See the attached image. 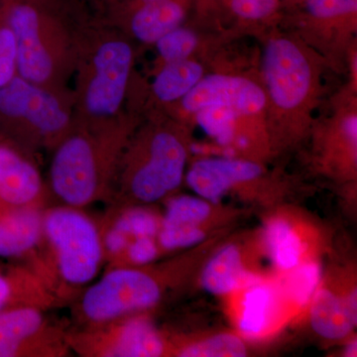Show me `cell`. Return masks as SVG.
I'll return each mask as SVG.
<instances>
[{
  "label": "cell",
  "mask_w": 357,
  "mask_h": 357,
  "mask_svg": "<svg viewBox=\"0 0 357 357\" xmlns=\"http://www.w3.org/2000/svg\"><path fill=\"white\" fill-rule=\"evenodd\" d=\"M250 281L243 268L241 251L236 245L220 249L204 268L202 285L206 292L225 295Z\"/></svg>",
  "instance_id": "15"
},
{
  "label": "cell",
  "mask_w": 357,
  "mask_h": 357,
  "mask_svg": "<svg viewBox=\"0 0 357 357\" xmlns=\"http://www.w3.org/2000/svg\"><path fill=\"white\" fill-rule=\"evenodd\" d=\"M17 76V46L13 30L0 27V89Z\"/></svg>",
  "instance_id": "27"
},
{
  "label": "cell",
  "mask_w": 357,
  "mask_h": 357,
  "mask_svg": "<svg viewBox=\"0 0 357 357\" xmlns=\"http://www.w3.org/2000/svg\"><path fill=\"white\" fill-rule=\"evenodd\" d=\"M148 153L146 161L134 171L129 185L134 198L155 203L180 185L187 151L174 134L162 131L152 138Z\"/></svg>",
  "instance_id": "7"
},
{
  "label": "cell",
  "mask_w": 357,
  "mask_h": 357,
  "mask_svg": "<svg viewBox=\"0 0 357 357\" xmlns=\"http://www.w3.org/2000/svg\"><path fill=\"white\" fill-rule=\"evenodd\" d=\"M265 241L272 260L282 270H292L300 264L302 241L290 223L274 220L268 223Z\"/></svg>",
  "instance_id": "19"
},
{
  "label": "cell",
  "mask_w": 357,
  "mask_h": 357,
  "mask_svg": "<svg viewBox=\"0 0 357 357\" xmlns=\"http://www.w3.org/2000/svg\"><path fill=\"white\" fill-rule=\"evenodd\" d=\"M38 170L9 148L0 146V198L13 206L31 203L41 192Z\"/></svg>",
  "instance_id": "12"
},
{
  "label": "cell",
  "mask_w": 357,
  "mask_h": 357,
  "mask_svg": "<svg viewBox=\"0 0 357 357\" xmlns=\"http://www.w3.org/2000/svg\"><path fill=\"white\" fill-rule=\"evenodd\" d=\"M347 356H352L356 354V342H351V344L347 347V351H345Z\"/></svg>",
  "instance_id": "35"
},
{
  "label": "cell",
  "mask_w": 357,
  "mask_h": 357,
  "mask_svg": "<svg viewBox=\"0 0 357 357\" xmlns=\"http://www.w3.org/2000/svg\"><path fill=\"white\" fill-rule=\"evenodd\" d=\"M114 227L134 238L141 236L153 237L159 229L158 220L153 213L140 208L124 213L121 218H117Z\"/></svg>",
  "instance_id": "26"
},
{
  "label": "cell",
  "mask_w": 357,
  "mask_h": 357,
  "mask_svg": "<svg viewBox=\"0 0 357 357\" xmlns=\"http://www.w3.org/2000/svg\"><path fill=\"white\" fill-rule=\"evenodd\" d=\"M38 211L21 208L0 218V256L15 257L31 250L43 234Z\"/></svg>",
  "instance_id": "13"
},
{
  "label": "cell",
  "mask_w": 357,
  "mask_h": 357,
  "mask_svg": "<svg viewBox=\"0 0 357 357\" xmlns=\"http://www.w3.org/2000/svg\"><path fill=\"white\" fill-rule=\"evenodd\" d=\"M100 164L95 140L76 132L61 140L52 159V189L68 206H82L95 198L100 184Z\"/></svg>",
  "instance_id": "6"
},
{
  "label": "cell",
  "mask_w": 357,
  "mask_h": 357,
  "mask_svg": "<svg viewBox=\"0 0 357 357\" xmlns=\"http://www.w3.org/2000/svg\"><path fill=\"white\" fill-rule=\"evenodd\" d=\"M274 306V291L269 286L252 284L244 294L241 304L239 330L244 335L255 337L264 332Z\"/></svg>",
  "instance_id": "20"
},
{
  "label": "cell",
  "mask_w": 357,
  "mask_h": 357,
  "mask_svg": "<svg viewBox=\"0 0 357 357\" xmlns=\"http://www.w3.org/2000/svg\"><path fill=\"white\" fill-rule=\"evenodd\" d=\"M356 292L340 298L332 291L319 290L312 297L311 325L319 337L340 340L351 333L356 324Z\"/></svg>",
  "instance_id": "11"
},
{
  "label": "cell",
  "mask_w": 357,
  "mask_h": 357,
  "mask_svg": "<svg viewBox=\"0 0 357 357\" xmlns=\"http://www.w3.org/2000/svg\"><path fill=\"white\" fill-rule=\"evenodd\" d=\"M262 169L253 162L236 159H203L192 164L187 183L192 191L208 203L217 204L230 188L255 180Z\"/></svg>",
  "instance_id": "10"
},
{
  "label": "cell",
  "mask_w": 357,
  "mask_h": 357,
  "mask_svg": "<svg viewBox=\"0 0 357 357\" xmlns=\"http://www.w3.org/2000/svg\"><path fill=\"white\" fill-rule=\"evenodd\" d=\"M42 325L43 316L33 307L0 312V357L16 356L21 344L36 335Z\"/></svg>",
  "instance_id": "18"
},
{
  "label": "cell",
  "mask_w": 357,
  "mask_h": 357,
  "mask_svg": "<svg viewBox=\"0 0 357 357\" xmlns=\"http://www.w3.org/2000/svg\"><path fill=\"white\" fill-rule=\"evenodd\" d=\"M44 234L68 283L84 285L95 278L102 258V243L95 223L70 208H58L43 218Z\"/></svg>",
  "instance_id": "3"
},
{
  "label": "cell",
  "mask_w": 357,
  "mask_h": 357,
  "mask_svg": "<svg viewBox=\"0 0 357 357\" xmlns=\"http://www.w3.org/2000/svg\"><path fill=\"white\" fill-rule=\"evenodd\" d=\"M197 115L201 128L220 144H229L234 133L236 112L227 107H211L201 109Z\"/></svg>",
  "instance_id": "23"
},
{
  "label": "cell",
  "mask_w": 357,
  "mask_h": 357,
  "mask_svg": "<svg viewBox=\"0 0 357 357\" xmlns=\"http://www.w3.org/2000/svg\"><path fill=\"white\" fill-rule=\"evenodd\" d=\"M208 202L191 196L174 198L167 206L162 227H196L208 220L211 215Z\"/></svg>",
  "instance_id": "21"
},
{
  "label": "cell",
  "mask_w": 357,
  "mask_h": 357,
  "mask_svg": "<svg viewBox=\"0 0 357 357\" xmlns=\"http://www.w3.org/2000/svg\"><path fill=\"white\" fill-rule=\"evenodd\" d=\"M184 16V9L175 0L145 3L131 20V32L142 43L155 44L167 33L178 27Z\"/></svg>",
  "instance_id": "14"
},
{
  "label": "cell",
  "mask_w": 357,
  "mask_h": 357,
  "mask_svg": "<svg viewBox=\"0 0 357 357\" xmlns=\"http://www.w3.org/2000/svg\"><path fill=\"white\" fill-rule=\"evenodd\" d=\"M277 0H231L234 13L244 20H261L273 13Z\"/></svg>",
  "instance_id": "30"
},
{
  "label": "cell",
  "mask_w": 357,
  "mask_h": 357,
  "mask_svg": "<svg viewBox=\"0 0 357 357\" xmlns=\"http://www.w3.org/2000/svg\"><path fill=\"white\" fill-rule=\"evenodd\" d=\"M344 131L345 136L356 146L357 139V119L356 115L347 117L344 122Z\"/></svg>",
  "instance_id": "33"
},
{
  "label": "cell",
  "mask_w": 357,
  "mask_h": 357,
  "mask_svg": "<svg viewBox=\"0 0 357 357\" xmlns=\"http://www.w3.org/2000/svg\"><path fill=\"white\" fill-rule=\"evenodd\" d=\"M204 239V232L196 227H161L159 232V243L167 250H175L192 248L201 243Z\"/></svg>",
  "instance_id": "28"
},
{
  "label": "cell",
  "mask_w": 357,
  "mask_h": 357,
  "mask_svg": "<svg viewBox=\"0 0 357 357\" xmlns=\"http://www.w3.org/2000/svg\"><path fill=\"white\" fill-rule=\"evenodd\" d=\"M163 351V340L153 325L145 319H134L122 326L107 356L156 357Z\"/></svg>",
  "instance_id": "16"
},
{
  "label": "cell",
  "mask_w": 357,
  "mask_h": 357,
  "mask_svg": "<svg viewBox=\"0 0 357 357\" xmlns=\"http://www.w3.org/2000/svg\"><path fill=\"white\" fill-rule=\"evenodd\" d=\"M288 278L287 292L291 299L299 305H306L312 299L321 280V268L314 263L297 265Z\"/></svg>",
  "instance_id": "25"
},
{
  "label": "cell",
  "mask_w": 357,
  "mask_h": 357,
  "mask_svg": "<svg viewBox=\"0 0 357 357\" xmlns=\"http://www.w3.org/2000/svg\"><path fill=\"white\" fill-rule=\"evenodd\" d=\"M77 107L81 114L98 124L119 114L133 65V50L126 40L103 37L82 52Z\"/></svg>",
  "instance_id": "2"
},
{
  "label": "cell",
  "mask_w": 357,
  "mask_h": 357,
  "mask_svg": "<svg viewBox=\"0 0 357 357\" xmlns=\"http://www.w3.org/2000/svg\"><path fill=\"white\" fill-rule=\"evenodd\" d=\"M129 243V237L119 229L112 227L103 239V248L110 255H116L126 250Z\"/></svg>",
  "instance_id": "32"
},
{
  "label": "cell",
  "mask_w": 357,
  "mask_h": 357,
  "mask_svg": "<svg viewBox=\"0 0 357 357\" xmlns=\"http://www.w3.org/2000/svg\"><path fill=\"white\" fill-rule=\"evenodd\" d=\"M161 291L149 275L135 269L109 272L84 293L82 310L89 321L105 323L157 304Z\"/></svg>",
  "instance_id": "5"
},
{
  "label": "cell",
  "mask_w": 357,
  "mask_h": 357,
  "mask_svg": "<svg viewBox=\"0 0 357 357\" xmlns=\"http://www.w3.org/2000/svg\"><path fill=\"white\" fill-rule=\"evenodd\" d=\"M143 2V4L150 3V2L158 1V0H141Z\"/></svg>",
  "instance_id": "36"
},
{
  "label": "cell",
  "mask_w": 357,
  "mask_h": 357,
  "mask_svg": "<svg viewBox=\"0 0 357 357\" xmlns=\"http://www.w3.org/2000/svg\"><path fill=\"white\" fill-rule=\"evenodd\" d=\"M0 115L47 139L64 135L72 123L70 105L60 91L18 75L0 89Z\"/></svg>",
  "instance_id": "4"
},
{
  "label": "cell",
  "mask_w": 357,
  "mask_h": 357,
  "mask_svg": "<svg viewBox=\"0 0 357 357\" xmlns=\"http://www.w3.org/2000/svg\"><path fill=\"white\" fill-rule=\"evenodd\" d=\"M266 105L264 91L245 77L210 75L202 77L182 98L185 112L197 114L206 107H227L237 114H255Z\"/></svg>",
  "instance_id": "9"
},
{
  "label": "cell",
  "mask_w": 357,
  "mask_h": 357,
  "mask_svg": "<svg viewBox=\"0 0 357 357\" xmlns=\"http://www.w3.org/2000/svg\"><path fill=\"white\" fill-rule=\"evenodd\" d=\"M160 57L166 63L189 59L198 45V38L191 30L178 26L162 36L155 43Z\"/></svg>",
  "instance_id": "24"
},
{
  "label": "cell",
  "mask_w": 357,
  "mask_h": 357,
  "mask_svg": "<svg viewBox=\"0 0 357 357\" xmlns=\"http://www.w3.org/2000/svg\"><path fill=\"white\" fill-rule=\"evenodd\" d=\"M129 260L136 265H144L153 261L158 255V248L153 237H136L133 243H129L128 248Z\"/></svg>",
  "instance_id": "31"
},
{
  "label": "cell",
  "mask_w": 357,
  "mask_h": 357,
  "mask_svg": "<svg viewBox=\"0 0 357 357\" xmlns=\"http://www.w3.org/2000/svg\"><path fill=\"white\" fill-rule=\"evenodd\" d=\"M263 72L268 93L277 107L293 109L306 100L311 89V67L306 56L290 40L274 39L267 44Z\"/></svg>",
  "instance_id": "8"
},
{
  "label": "cell",
  "mask_w": 357,
  "mask_h": 357,
  "mask_svg": "<svg viewBox=\"0 0 357 357\" xmlns=\"http://www.w3.org/2000/svg\"><path fill=\"white\" fill-rule=\"evenodd\" d=\"M9 295H10V287L8 282L3 277L0 276V309L6 304Z\"/></svg>",
  "instance_id": "34"
},
{
  "label": "cell",
  "mask_w": 357,
  "mask_h": 357,
  "mask_svg": "<svg viewBox=\"0 0 357 357\" xmlns=\"http://www.w3.org/2000/svg\"><path fill=\"white\" fill-rule=\"evenodd\" d=\"M6 23L17 46V75L39 86L59 89L74 63L76 45L61 25L47 20L29 2L9 7Z\"/></svg>",
  "instance_id": "1"
},
{
  "label": "cell",
  "mask_w": 357,
  "mask_h": 357,
  "mask_svg": "<svg viewBox=\"0 0 357 357\" xmlns=\"http://www.w3.org/2000/svg\"><path fill=\"white\" fill-rule=\"evenodd\" d=\"M203 77V66L195 61L166 63L155 77L152 89L160 102H173L182 100Z\"/></svg>",
  "instance_id": "17"
},
{
  "label": "cell",
  "mask_w": 357,
  "mask_h": 357,
  "mask_svg": "<svg viewBox=\"0 0 357 357\" xmlns=\"http://www.w3.org/2000/svg\"><path fill=\"white\" fill-rule=\"evenodd\" d=\"M183 357H243L246 347L243 340L230 333H222L185 347L178 354Z\"/></svg>",
  "instance_id": "22"
},
{
  "label": "cell",
  "mask_w": 357,
  "mask_h": 357,
  "mask_svg": "<svg viewBox=\"0 0 357 357\" xmlns=\"http://www.w3.org/2000/svg\"><path fill=\"white\" fill-rule=\"evenodd\" d=\"M309 13L317 18H333L356 11L357 0H307Z\"/></svg>",
  "instance_id": "29"
}]
</instances>
